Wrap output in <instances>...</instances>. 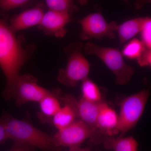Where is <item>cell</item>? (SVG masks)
Returning a JSON list of instances; mask_svg holds the SVG:
<instances>
[{"instance_id": "4", "label": "cell", "mask_w": 151, "mask_h": 151, "mask_svg": "<svg viewBox=\"0 0 151 151\" xmlns=\"http://www.w3.org/2000/svg\"><path fill=\"white\" fill-rule=\"evenodd\" d=\"M84 49L86 54L93 55L103 61L115 75L116 84L124 85L129 83L135 70L125 63L119 49L99 46L91 42L86 43Z\"/></svg>"}, {"instance_id": "1", "label": "cell", "mask_w": 151, "mask_h": 151, "mask_svg": "<svg viewBox=\"0 0 151 151\" xmlns=\"http://www.w3.org/2000/svg\"><path fill=\"white\" fill-rule=\"evenodd\" d=\"M24 42L22 36L17 37L11 30L6 18L0 19V68L6 79L2 96L6 101L12 100L20 70L35 49Z\"/></svg>"}, {"instance_id": "24", "label": "cell", "mask_w": 151, "mask_h": 151, "mask_svg": "<svg viewBox=\"0 0 151 151\" xmlns=\"http://www.w3.org/2000/svg\"><path fill=\"white\" fill-rule=\"evenodd\" d=\"M8 139L5 127L2 120L0 118V145L5 142Z\"/></svg>"}, {"instance_id": "22", "label": "cell", "mask_w": 151, "mask_h": 151, "mask_svg": "<svg viewBox=\"0 0 151 151\" xmlns=\"http://www.w3.org/2000/svg\"><path fill=\"white\" fill-rule=\"evenodd\" d=\"M139 65L141 67L150 66L151 65V49L146 48L137 59Z\"/></svg>"}, {"instance_id": "5", "label": "cell", "mask_w": 151, "mask_h": 151, "mask_svg": "<svg viewBox=\"0 0 151 151\" xmlns=\"http://www.w3.org/2000/svg\"><path fill=\"white\" fill-rule=\"evenodd\" d=\"M52 137L57 147H62L70 149L80 147L89 139L92 144L98 145L102 137L97 131L78 119L65 128L58 130Z\"/></svg>"}, {"instance_id": "8", "label": "cell", "mask_w": 151, "mask_h": 151, "mask_svg": "<svg viewBox=\"0 0 151 151\" xmlns=\"http://www.w3.org/2000/svg\"><path fill=\"white\" fill-rule=\"evenodd\" d=\"M52 91L42 87L34 76L29 74L19 75L16 84L12 99L17 106L29 102H38Z\"/></svg>"}, {"instance_id": "10", "label": "cell", "mask_w": 151, "mask_h": 151, "mask_svg": "<svg viewBox=\"0 0 151 151\" xmlns=\"http://www.w3.org/2000/svg\"><path fill=\"white\" fill-rule=\"evenodd\" d=\"M45 6L40 3L32 8L25 10L14 16L11 19L9 27L14 33L40 24L45 12Z\"/></svg>"}, {"instance_id": "17", "label": "cell", "mask_w": 151, "mask_h": 151, "mask_svg": "<svg viewBox=\"0 0 151 151\" xmlns=\"http://www.w3.org/2000/svg\"><path fill=\"white\" fill-rule=\"evenodd\" d=\"M82 82L81 90L82 96L81 97L94 103H99L103 101L100 89L97 84L88 77L84 79Z\"/></svg>"}, {"instance_id": "11", "label": "cell", "mask_w": 151, "mask_h": 151, "mask_svg": "<svg viewBox=\"0 0 151 151\" xmlns=\"http://www.w3.org/2000/svg\"><path fill=\"white\" fill-rule=\"evenodd\" d=\"M118 115L116 111L102 101L97 118V132L103 137L118 134Z\"/></svg>"}, {"instance_id": "20", "label": "cell", "mask_w": 151, "mask_h": 151, "mask_svg": "<svg viewBox=\"0 0 151 151\" xmlns=\"http://www.w3.org/2000/svg\"><path fill=\"white\" fill-rule=\"evenodd\" d=\"M29 0H0V14L5 15L10 11L27 5Z\"/></svg>"}, {"instance_id": "23", "label": "cell", "mask_w": 151, "mask_h": 151, "mask_svg": "<svg viewBox=\"0 0 151 151\" xmlns=\"http://www.w3.org/2000/svg\"><path fill=\"white\" fill-rule=\"evenodd\" d=\"M7 151H34L32 147L20 143L15 142L11 149Z\"/></svg>"}, {"instance_id": "13", "label": "cell", "mask_w": 151, "mask_h": 151, "mask_svg": "<svg viewBox=\"0 0 151 151\" xmlns=\"http://www.w3.org/2000/svg\"><path fill=\"white\" fill-rule=\"evenodd\" d=\"M102 101L94 103L81 97L76 103L77 118L96 131L97 116Z\"/></svg>"}, {"instance_id": "14", "label": "cell", "mask_w": 151, "mask_h": 151, "mask_svg": "<svg viewBox=\"0 0 151 151\" xmlns=\"http://www.w3.org/2000/svg\"><path fill=\"white\" fill-rule=\"evenodd\" d=\"M101 143L105 149L114 151H137L138 150L137 142L133 137H104L101 139Z\"/></svg>"}, {"instance_id": "19", "label": "cell", "mask_w": 151, "mask_h": 151, "mask_svg": "<svg viewBox=\"0 0 151 151\" xmlns=\"http://www.w3.org/2000/svg\"><path fill=\"white\" fill-rule=\"evenodd\" d=\"M146 48L142 41L137 38H134L124 47L122 53L123 56L128 59H137Z\"/></svg>"}, {"instance_id": "16", "label": "cell", "mask_w": 151, "mask_h": 151, "mask_svg": "<svg viewBox=\"0 0 151 151\" xmlns=\"http://www.w3.org/2000/svg\"><path fill=\"white\" fill-rule=\"evenodd\" d=\"M146 17H139L125 22L118 26L117 31L121 44L133 38L140 32Z\"/></svg>"}, {"instance_id": "21", "label": "cell", "mask_w": 151, "mask_h": 151, "mask_svg": "<svg viewBox=\"0 0 151 151\" xmlns=\"http://www.w3.org/2000/svg\"><path fill=\"white\" fill-rule=\"evenodd\" d=\"M141 41L147 48L151 49V19L146 17L140 32Z\"/></svg>"}, {"instance_id": "12", "label": "cell", "mask_w": 151, "mask_h": 151, "mask_svg": "<svg viewBox=\"0 0 151 151\" xmlns=\"http://www.w3.org/2000/svg\"><path fill=\"white\" fill-rule=\"evenodd\" d=\"M60 100L64 103L59 111L52 118V123L58 130L70 125L77 119L76 103L77 100L74 96L67 94L60 97Z\"/></svg>"}, {"instance_id": "18", "label": "cell", "mask_w": 151, "mask_h": 151, "mask_svg": "<svg viewBox=\"0 0 151 151\" xmlns=\"http://www.w3.org/2000/svg\"><path fill=\"white\" fill-rule=\"evenodd\" d=\"M44 4L49 10L65 13L70 15L78 10L73 2L69 0H46Z\"/></svg>"}, {"instance_id": "15", "label": "cell", "mask_w": 151, "mask_h": 151, "mask_svg": "<svg viewBox=\"0 0 151 151\" xmlns=\"http://www.w3.org/2000/svg\"><path fill=\"white\" fill-rule=\"evenodd\" d=\"M58 93V91H52L39 102L40 113L38 117L43 122H49V119H52L61 108Z\"/></svg>"}, {"instance_id": "9", "label": "cell", "mask_w": 151, "mask_h": 151, "mask_svg": "<svg viewBox=\"0 0 151 151\" xmlns=\"http://www.w3.org/2000/svg\"><path fill=\"white\" fill-rule=\"evenodd\" d=\"M70 19L69 14L48 10L38 26L46 35L62 37L66 34L65 27L70 22Z\"/></svg>"}, {"instance_id": "3", "label": "cell", "mask_w": 151, "mask_h": 151, "mask_svg": "<svg viewBox=\"0 0 151 151\" xmlns=\"http://www.w3.org/2000/svg\"><path fill=\"white\" fill-rule=\"evenodd\" d=\"M84 45L81 42L70 44L64 49L67 56L66 66L58 71V81L68 87H74L88 77L91 65L82 54Z\"/></svg>"}, {"instance_id": "2", "label": "cell", "mask_w": 151, "mask_h": 151, "mask_svg": "<svg viewBox=\"0 0 151 151\" xmlns=\"http://www.w3.org/2000/svg\"><path fill=\"white\" fill-rule=\"evenodd\" d=\"M5 127L8 138L15 142L35 147L44 151H59L52 137L28 122L19 120L6 112L1 117Z\"/></svg>"}, {"instance_id": "6", "label": "cell", "mask_w": 151, "mask_h": 151, "mask_svg": "<svg viewBox=\"0 0 151 151\" xmlns=\"http://www.w3.org/2000/svg\"><path fill=\"white\" fill-rule=\"evenodd\" d=\"M150 96V89H144L123 99L118 115L117 130L120 137L135 127L142 115Z\"/></svg>"}, {"instance_id": "7", "label": "cell", "mask_w": 151, "mask_h": 151, "mask_svg": "<svg viewBox=\"0 0 151 151\" xmlns=\"http://www.w3.org/2000/svg\"><path fill=\"white\" fill-rule=\"evenodd\" d=\"M79 23L81 27L79 37L82 40H100L104 37L113 39L119 26L115 22L108 23L100 13L89 14L81 19Z\"/></svg>"}, {"instance_id": "25", "label": "cell", "mask_w": 151, "mask_h": 151, "mask_svg": "<svg viewBox=\"0 0 151 151\" xmlns=\"http://www.w3.org/2000/svg\"><path fill=\"white\" fill-rule=\"evenodd\" d=\"M68 151H92V150H91V148L89 147L82 148L79 147L69 149Z\"/></svg>"}]
</instances>
